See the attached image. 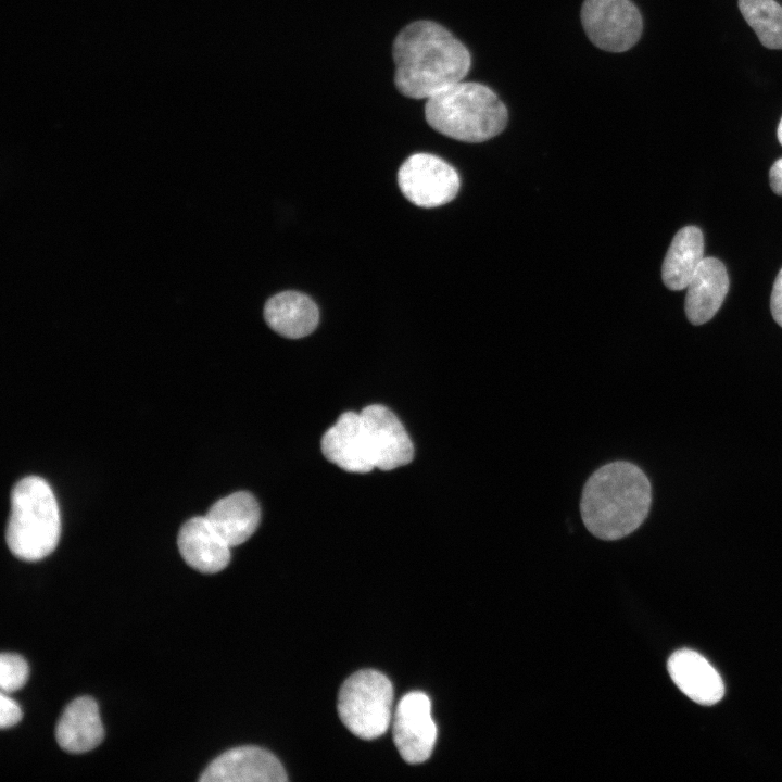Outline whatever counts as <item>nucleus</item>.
I'll return each instance as SVG.
<instances>
[{"mask_svg":"<svg viewBox=\"0 0 782 782\" xmlns=\"http://www.w3.org/2000/svg\"><path fill=\"white\" fill-rule=\"evenodd\" d=\"M393 59L395 86L413 99H428L462 81L471 64L467 48L432 21L404 27L393 42Z\"/></svg>","mask_w":782,"mask_h":782,"instance_id":"f257e3e1","label":"nucleus"},{"mask_svg":"<svg viewBox=\"0 0 782 782\" xmlns=\"http://www.w3.org/2000/svg\"><path fill=\"white\" fill-rule=\"evenodd\" d=\"M652 488L633 463L615 461L586 480L580 501L585 528L602 540H618L636 530L648 515Z\"/></svg>","mask_w":782,"mask_h":782,"instance_id":"f03ea898","label":"nucleus"},{"mask_svg":"<svg viewBox=\"0 0 782 782\" xmlns=\"http://www.w3.org/2000/svg\"><path fill=\"white\" fill-rule=\"evenodd\" d=\"M427 123L452 139L477 143L502 133L507 124L506 106L487 86L458 81L427 99Z\"/></svg>","mask_w":782,"mask_h":782,"instance_id":"7ed1b4c3","label":"nucleus"},{"mask_svg":"<svg viewBox=\"0 0 782 782\" xmlns=\"http://www.w3.org/2000/svg\"><path fill=\"white\" fill-rule=\"evenodd\" d=\"M60 532L59 506L48 482L37 476L20 480L11 492L5 531L12 554L27 562L42 559L56 547Z\"/></svg>","mask_w":782,"mask_h":782,"instance_id":"20e7f679","label":"nucleus"},{"mask_svg":"<svg viewBox=\"0 0 782 782\" xmlns=\"http://www.w3.org/2000/svg\"><path fill=\"white\" fill-rule=\"evenodd\" d=\"M392 703L390 680L377 670L364 669L343 682L338 696V714L354 735L373 740L389 729Z\"/></svg>","mask_w":782,"mask_h":782,"instance_id":"39448f33","label":"nucleus"},{"mask_svg":"<svg viewBox=\"0 0 782 782\" xmlns=\"http://www.w3.org/2000/svg\"><path fill=\"white\" fill-rule=\"evenodd\" d=\"M581 23L591 42L609 52L632 48L643 27L641 13L630 0H584Z\"/></svg>","mask_w":782,"mask_h":782,"instance_id":"423d86ee","label":"nucleus"},{"mask_svg":"<svg viewBox=\"0 0 782 782\" xmlns=\"http://www.w3.org/2000/svg\"><path fill=\"white\" fill-rule=\"evenodd\" d=\"M398 182L409 202L426 209L451 202L461 185L454 167L429 153H416L406 159L399 169Z\"/></svg>","mask_w":782,"mask_h":782,"instance_id":"0eeeda50","label":"nucleus"},{"mask_svg":"<svg viewBox=\"0 0 782 782\" xmlns=\"http://www.w3.org/2000/svg\"><path fill=\"white\" fill-rule=\"evenodd\" d=\"M392 732L396 749L406 762L420 764L429 759L437 741V726L427 694L414 691L400 699Z\"/></svg>","mask_w":782,"mask_h":782,"instance_id":"6e6552de","label":"nucleus"},{"mask_svg":"<svg viewBox=\"0 0 782 782\" xmlns=\"http://www.w3.org/2000/svg\"><path fill=\"white\" fill-rule=\"evenodd\" d=\"M361 418L375 468L391 470L412 462L414 446L399 418L386 406L368 405Z\"/></svg>","mask_w":782,"mask_h":782,"instance_id":"1a4fd4ad","label":"nucleus"},{"mask_svg":"<svg viewBox=\"0 0 782 782\" xmlns=\"http://www.w3.org/2000/svg\"><path fill=\"white\" fill-rule=\"evenodd\" d=\"M287 774L270 752L257 746L231 748L202 772L201 782H283Z\"/></svg>","mask_w":782,"mask_h":782,"instance_id":"9d476101","label":"nucleus"},{"mask_svg":"<svg viewBox=\"0 0 782 782\" xmlns=\"http://www.w3.org/2000/svg\"><path fill=\"white\" fill-rule=\"evenodd\" d=\"M324 456L349 472L366 474L375 468L360 413L345 412L321 438Z\"/></svg>","mask_w":782,"mask_h":782,"instance_id":"9b49d317","label":"nucleus"},{"mask_svg":"<svg viewBox=\"0 0 782 782\" xmlns=\"http://www.w3.org/2000/svg\"><path fill=\"white\" fill-rule=\"evenodd\" d=\"M668 672L678 689L699 705H714L724 694L718 671L699 653L682 648L671 654Z\"/></svg>","mask_w":782,"mask_h":782,"instance_id":"f8f14e48","label":"nucleus"},{"mask_svg":"<svg viewBox=\"0 0 782 782\" xmlns=\"http://www.w3.org/2000/svg\"><path fill=\"white\" fill-rule=\"evenodd\" d=\"M177 544L184 560L203 573L218 572L230 560V546L206 516L187 520L179 530Z\"/></svg>","mask_w":782,"mask_h":782,"instance_id":"ddd939ff","label":"nucleus"},{"mask_svg":"<svg viewBox=\"0 0 782 782\" xmlns=\"http://www.w3.org/2000/svg\"><path fill=\"white\" fill-rule=\"evenodd\" d=\"M684 310L693 325L711 319L729 290V277L721 261L705 257L686 287Z\"/></svg>","mask_w":782,"mask_h":782,"instance_id":"4468645a","label":"nucleus"},{"mask_svg":"<svg viewBox=\"0 0 782 782\" xmlns=\"http://www.w3.org/2000/svg\"><path fill=\"white\" fill-rule=\"evenodd\" d=\"M103 735L98 704L88 696L72 701L55 728L59 746L74 754L93 749L102 742Z\"/></svg>","mask_w":782,"mask_h":782,"instance_id":"2eb2a0df","label":"nucleus"},{"mask_svg":"<svg viewBox=\"0 0 782 782\" xmlns=\"http://www.w3.org/2000/svg\"><path fill=\"white\" fill-rule=\"evenodd\" d=\"M205 516L231 547L245 542L255 532L261 509L251 493L238 491L215 502Z\"/></svg>","mask_w":782,"mask_h":782,"instance_id":"dca6fc26","label":"nucleus"},{"mask_svg":"<svg viewBox=\"0 0 782 782\" xmlns=\"http://www.w3.org/2000/svg\"><path fill=\"white\" fill-rule=\"evenodd\" d=\"M264 318L267 325L280 336L299 339L315 330L319 320V311L306 294L298 291H283L266 302Z\"/></svg>","mask_w":782,"mask_h":782,"instance_id":"f3484780","label":"nucleus"},{"mask_svg":"<svg viewBox=\"0 0 782 782\" xmlns=\"http://www.w3.org/2000/svg\"><path fill=\"white\" fill-rule=\"evenodd\" d=\"M704 239L699 228L686 226L673 237L661 267V278L670 290L685 289L704 260Z\"/></svg>","mask_w":782,"mask_h":782,"instance_id":"a211bd4d","label":"nucleus"},{"mask_svg":"<svg viewBox=\"0 0 782 782\" xmlns=\"http://www.w3.org/2000/svg\"><path fill=\"white\" fill-rule=\"evenodd\" d=\"M739 9L762 46L782 49V7L775 0H739Z\"/></svg>","mask_w":782,"mask_h":782,"instance_id":"6ab92c4d","label":"nucleus"},{"mask_svg":"<svg viewBox=\"0 0 782 782\" xmlns=\"http://www.w3.org/2000/svg\"><path fill=\"white\" fill-rule=\"evenodd\" d=\"M28 665L16 654L2 653L0 656L1 692L12 693L20 690L28 679Z\"/></svg>","mask_w":782,"mask_h":782,"instance_id":"aec40b11","label":"nucleus"},{"mask_svg":"<svg viewBox=\"0 0 782 782\" xmlns=\"http://www.w3.org/2000/svg\"><path fill=\"white\" fill-rule=\"evenodd\" d=\"M22 719V710L18 704L7 693L0 694V727L7 729L15 726Z\"/></svg>","mask_w":782,"mask_h":782,"instance_id":"412c9836","label":"nucleus"},{"mask_svg":"<svg viewBox=\"0 0 782 782\" xmlns=\"http://www.w3.org/2000/svg\"><path fill=\"white\" fill-rule=\"evenodd\" d=\"M770 310L773 319L782 327V268L777 275L772 287Z\"/></svg>","mask_w":782,"mask_h":782,"instance_id":"4be33fe9","label":"nucleus"},{"mask_svg":"<svg viewBox=\"0 0 782 782\" xmlns=\"http://www.w3.org/2000/svg\"><path fill=\"white\" fill-rule=\"evenodd\" d=\"M770 187L772 191L782 195V157L773 163L769 172Z\"/></svg>","mask_w":782,"mask_h":782,"instance_id":"5701e85b","label":"nucleus"},{"mask_svg":"<svg viewBox=\"0 0 782 782\" xmlns=\"http://www.w3.org/2000/svg\"><path fill=\"white\" fill-rule=\"evenodd\" d=\"M777 134H778L779 142L782 144V118H781V121H780V123H779Z\"/></svg>","mask_w":782,"mask_h":782,"instance_id":"b1692460","label":"nucleus"}]
</instances>
